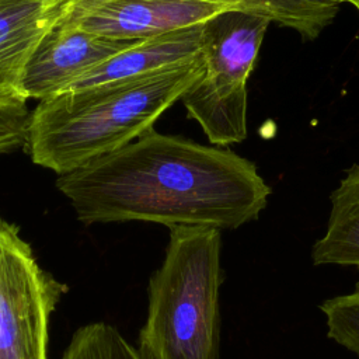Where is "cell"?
Masks as SVG:
<instances>
[{
    "label": "cell",
    "instance_id": "obj_1",
    "mask_svg": "<svg viewBox=\"0 0 359 359\" xmlns=\"http://www.w3.org/2000/svg\"><path fill=\"white\" fill-rule=\"evenodd\" d=\"M56 187L84 224L140 220L219 230L257 220L272 192L245 157L154 129L59 175Z\"/></svg>",
    "mask_w": 359,
    "mask_h": 359
},
{
    "label": "cell",
    "instance_id": "obj_2",
    "mask_svg": "<svg viewBox=\"0 0 359 359\" xmlns=\"http://www.w3.org/2000/svg\"><path fill=\"white\" fill-rule=\"evenodd\" d=\"M203 72L202 55L153 74L39 101L25 144L32 163L62 175L129 144L151 130Z\"/></svg>",
    "mask_w": 359,
    "mask_h": 359
},
{
    "label": "cell",
    "instance_id": "obj_3",
    "mask_svg": "<svg viewBox=\"0 0 359 359\" xmlns=\"http://www.w3.org/2000/svg\"><path fill=\"white\" fill-rule=\"evenodd\" d=\"M208 226H174L163 265L149 283L139 334L143 359H217L222 236Z\"/></svg>",
    "mask_w": 359,
    "mask_h": 359
},
{
    "label": "cell",
    "instance_id": "obj_4",
    "mask_svg": "<svg viewBox=\"0 0 359 359\" xmlns=\"http://www.w3.org/2000/svg\"><path fill=\"white\" fill-rule=\"evenodd\" d=\"M269 24L261 14L230 8L202 25L205 72L181 101L215 146L247 137V81Z\"/></svg>",
    "mask_w": 359,
    "mask_h": 359
},
{
    "label": "cell",
    "instance_id": "obj_5",
    "mask_svg": "<svg viewBox=\"0 0 359 359\" xmlns=\"http://www.w3.org/2000/svg\"><path fill=\"white\" fill-rule=\"evenodd\" d=\"M65 292L0 217V359H48L49 320Z\"/></svg>",
    "mask_w": 359,
    "mask_h": 359
},
{
    "label": "cell",
    "instance_id": "obj_6",
    "mask_svg": "<svg viewBox=\"0 0 359 359\" xmlns=\"http://www.w3.org/2000/svg\"><path fill=\"white\" fill-rule=\"evenodd\" d=\"M224 10L230 8L205 0H102L73 8L62 4L55 25L115 39H149L203 24Z\"/></svg>",
    "mask_w": 359,
    "mask_h": 359
},
{
    "label": "cell",
    "instance_id": "obj_7",
    "mask_svg": "<svg viewBox=\"0 0 359 359\" xmlns=\"http://www.w3.org/2000/svg\"><path fill=\"white\" fill-rule=\"evenodd\" d=\"M142 41L107 38L72 25H53L25 66L24 90L29 100L55 97L87 72Z\"/></svg>",
    "mask_w": 359,
    "mask_h": 359
},
{
    "label": "cell",
    "instance_id": "obj_8",
    "mask_svg": "<svg viewBox=\"0 0 359 359\" xmlns=\"http://www.w3.org/2000/svg\"><path fill=\"white\" fill-rule=\"evenodd\" d=\"M63 1L0 0V107H25L22 77L39 41L55 25Z\"/></svg>",
    "mask_w": 359,
    "mask_h": 359
},
{
    "label": "cell",
    "instance_id": "obj_9",
    "mask_svg": "<svg viewBox=\"0 0 359 359\" xmlns=\"http://www.w3.org/2000/svg\"><path fill=\"white\" fill-rule=\"evenodd\" d=\"M202 25L144 39L74 80L65 91L153 74L202 56Z\"/></svg>",
    "mask_w": 359,
    "mask_h": 359
},
{
    "label": "cell",
    "instance_id": "obj_10",
    "mask_svg": "<svg viewBox=\"0 0 359 359\" xmlns=\"http://www.w3.org/2000/svg\"><path fill=\"white\" fill-rule=\"evenodd\" d=\"M330 201L325 231L311 247L313 265L359 269V163L346 171Z\"/></svg>",
    "mask_w": 359,
    "mask_h": 359
},
{
    "label": "cell",
    "instance_id": "obj_11",
    "mask_svg": "<svg viewBox=\"0 0 359 359\" xmlns=\"http://www.w3.org/2000/svg\"><path fill=\"white\" fill-rule=\"evenodd\" d=\"M102 0H66L63 7H84ZM226 8L266 17L271 22L296 31L304 41H314L327 28L334 13V0H205Z\"/></svg>",
    "mask_w": 359,
    "mask_h": 359
},
{
    "label": "cell",
    "instance_id": "obj_12",
    "mask_svg": "<svg viewBox=\"0 0 359 359\" xmlns=\"http://www.w3.org/2000/svg\"><path fill=\"white\" fill-rule=\"evenodd\" d=\"M62 359H143V356L115 327L91 323L73 334Z\"/></svg>",
    "mask_w": 359,
    "mask_h": 359
},
{
    "label": "cell",
    "instance_id": "obj_13",
    "mask_svg": "<svg viewBox=\"0 0 359 359\" xmlns=\"http://www.w3.org/2000/svg\"><path fill=\"white\" fill-rule=\"evenodd\" d=\"M327 337L359 358V282L349 293L325 299L318 306Z\"/></svg>",
    "mask_w": 359,
    "mask_h": 359
},
{
    "label": "cell",
    "instance_id": "obj_14",
    "mask_svg": "<svg viewBox=\"0 0 359 359\" xmlns=\"http://www.w3.org/2000/svg\"><path fill=\"white\" fill-rule=\"evenodd\" d=\"M31 112L27 107H0V154L25 147Z\"/></svg>",
    "mask_w": 359,
    "mask_h": 359
},
{
    "label": "cell",
    "instance_id": "obj_15",
    "mask_svg": "<svg viewBox=\"0 0 359 359\" xmlns=\"http://www.w3.org/2000/svg\"><path fill=\"white\" fill-rule=\"evenodd\" d=\"M59 1H63V3H65V1H66V0H59Z\"/></svg>",
    "mask_w": 359,
    "mask_h": 359
}]
</instances>
